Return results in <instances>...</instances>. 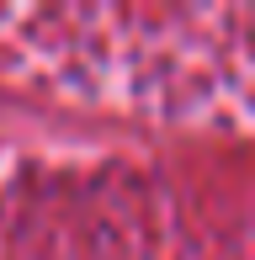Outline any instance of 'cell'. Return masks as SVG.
Returning <instances> with one entry per match:
<instances>
[{"label":"cell","instance_id":"6da1fadb","mask_svg":"<svg viewBox=\"0 0 255 260\" xmlns=\"http://www.w3.org/2000/svg\"><path fill=\"white\" fill-rule=\"evenodd\" d=\"M32 21L11 11L0 27L27 32V64L75 85L170 106H255V11H53Z\"/></svg>","mask_w":255,"mask_h":260}]
</instances>
